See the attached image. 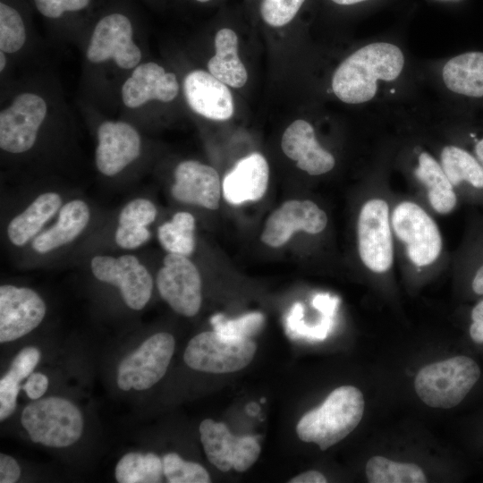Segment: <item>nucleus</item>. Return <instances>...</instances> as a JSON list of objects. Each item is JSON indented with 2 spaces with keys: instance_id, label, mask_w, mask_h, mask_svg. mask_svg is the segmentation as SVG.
<instances>
[{
  "instance_id": "nucleus-35",
  "label": "nucleus",
  "mask_w": 483,
  "mask_h": 483,
  "mask_svg": "<svg viewBox=\"0 0 483 483\" xmlns=\"http://www.w3.org/2000/svg\"><path fill=\"white\" fill-rule=\"evenodd\" d=\"M263 315L258 312L246 314L233 320L225 319L223 315H216L211 318L215 331L230 337L249 338L262 326Z\"/></svg>"
},
{
  "instance_id": "nucleus-11",
  "label": "nucleus",
  "mask_w": 483,
  "mask_h": 483,
  "mask_svg": "<svg viewBox=\"0 0 483 483\" xmlns=\"http://www.w3.org/2000/svg\"><path fill=\"white\" fill-rule=\"evenodd\" d=\"M157 276L160 296L177 313L195 316L201 306V278L195 265L186 257L168 253Z\"/></svg>"
},
{
  "instance_id": "nucleus-15",
  "label": "nucleus",
  "mask_w": 483,
  "mask_h": 483,
  "mask_svg": "<svg viewBox=\"0 0 483 483\" xmlns=\"http://www.w3.org/2000/svg\"><path fill=\"white\" fill-rule=\"evenodd\" d=\"M327 224L326 213L310 200H288L267 218L261 234L262 242L270 247L286 243L296 231L315 234Z\"/></svg>"
},
{
  "instance_id": "nucleus-10",
  "label": "nucleus",
  "mask_w": 483,
  "mask_h": 483,
  "mask_svg": "<svg viewBox=\"0 0 483 483\" xmlns=\"http://www.w3.org/2000/svg\"><path fill=\"white\" fill-rule=\"evenodd\" d=\"M397 237L406 245L410 259L423 267L435 261L441 250L442 241L436 225L417 204H399L392 217Z\"/></svg>"
},
{
  "instance_id": "nucleus-33",
  "label": "nucleus",
  "mask_w": 483,
  "mask_h": 483,
  "mask_svg": "<svg viewBox=\"0 0 483 483\" xmlns=\"http://www.w3.org/2000/svg\"><path fill=\"white\" fill-rule=\"evenodd\" d=\"M26 40V30L21 14L13 7L0 4V49L13 54L19 51Z\"/></svg>"
},
{
  "instance_id": "nucleus-48",
  "label": "nucleus",
  "mask_w": 483,
  "mask_h": 483,
  "mask_svg": "<svg viewBox=\"0 0 483 483\" xmlns=\"http://www.w3.org/2000/svg\"><path fill=\"white\" fill-rule=\"evenodd\" d=\"M196 1L200 2V3H206V2H208L210 0H196Z\"/></svg>"
},
{
  "instance_id": "nucleus-44",
  "label": "nucleus",
  "mask_w": 483,
  "mask_h": 483,
  "mask_svg": "<svg viewBox=\"0 0 483 483\" xmlns=\"http://www.w3.org/2000/svg\"><path fill=\"white\" fill-rule=\"evenodd\" d=\"M471 318L473 322L483 325V301H479L472 309Z\"/></svg>"
},
{
  "instance_id": "nucleus-20",
  "label": "nucleus",
  "mask_w": 483,
  "mask_h": 483,
  "mask_svg": "<svg viewBox=\"0 0 483 483\" xmlns=\"http://www.w3.org/2000/svg\"><path fill=\"white\" fill-rule=\"evenodd\" d=\"M281 147L300 169L310 175L327 173L335 165L334 157L318 144L312 125L305 120H296L287 127Z\"/></svg>"
},
{
  "instance_id": "nucleus-16",
  "label": "nucleus",
  "mask_w": 483,
  "mask_h": 483,
  "mask_svg": "<svg viewBox=\"0 0 483 483\" xmlns=\"http://www.w3.org/2000/svg\"><path fill=\"white\" fill-rule=\"evenodd\" d=\"M96 165L100 173L113 176L133 162L140 153V137L131 124L106 121L97 129Z\"/></svg>"
},
{
  "instance_id": "nucleus-46",
  "label": "nucleus",
  "mask_w": 483,
  "mask_h": 483,
  "mask_svg": "<svg viewBox=\"0 0 483 483\" xmlns=\"http://www.w3.org/2000/svg\"><path fill=\"white\" fill-rule=\"evenodd\" d=\"M332 1L338 4L349 5V4H357V3L366 1V0H332Z\"/></svg>"
},
{
  "instance_id": "nucleus-5",
  "label": "nucleus",
  "mask_w": 483,
  "mask_h": 483,
  "mask_svg": "<svg viewBox=\"0 0 483 483\" xmlns=\"http://www.w3.org/2000/svg\"><path fill=\"white\" fill-rule=\"evenodd\" d=\"M256 349L255 343L250 338L230 337L216 331H207L191 339L183 360L194 370L230 373L248 366Z\"/></svg>"
},
{
  "instance_id": "nucleus-32",
  "label": "nucleus",
  "mask_w": 483,
  "mask_h": 483,
  "mask_svg": "<svg viewBox=\"0 0 483 483\" xmlns=\"http://www.w3.org/2000/svg\"><path fill=\"white\" fill-rule=\"evenodd\" d=\"M442 168L453 185L467 181L476 188H483V168L467 151L454 146L444 148Z\"/></svg>"
},
{
  "instance_id": "nucleus-17",
  "label": "nucleus",
  "mask_w": 483,
  "mask_h": 483,
  "mask_svg": "<svg viewBox=\"0 0 483 483\" xmlns=\"http://www.w3.org/2000/svg\"><path fill=\"white\" fill-rule=\"evenodd\" d=\"M173 197L182 203L216 209L221 186L217 172L211 166L194 160L181 162L174 170Z\"/></svg>"
},
{
  "instance_id": "nucleus-27",
  "label": "nucleus",
  "mask_w": 483,
  "mask_h": 483,
  "mask_svg": "<svg viewBox=\"0 0 483 483\" xmlns=\"http://www.w3.org/2000/svg\"><path fill=\"white\" fill-rule=\"evenodd\" d=\"M416 177L428 189V196L433 208L440 214L450 212L456 204L453 184L439 164L427 152L419 156Z\"/></svg>"
},
{
  "instance_id": "nucleus-9",
  "label": "nucleus",
  "mask_w": 483,
  "mask_h": 483,
  "mask_svg": "<svg viewBox=\"0 0 483 483\" xmlns=\"http://www.w3.org/2000/svg\"><path fill=\"white\" fill-rule=\"evenodd\" d=\"M45 100L34 93L18 95L0 113V147L10 153L30 149L47 115Z\"/></svg>"
},
{
  "instance_id": "nucleus-13",
  "label": "nucleus",
  "mask_w": 483,
  "mask_h": 483,
  "mask_svg": "<svg viewBox=\"0 0 483 483\" xmlns=\"http://www.w3.org/2000/svg\"><path fill=\"white\" fill-rule=\"evenodd\" d=\"M388 206L378 199L365 203L358 221L359 252L364 265L376 273L389 269L393 245Z\"/></svg>"
},
{
  "instance_id": "nucleus-34",
  "label": "nucleus",
  "mask_w": 483,
  "mask_h": 483,
  "mask_svg": "<svg viewBox=\"0 0 483 483\" xmlns=\"http://www.w3.org/2000/svg\"><path fill=\"white\" fill-rule=\"evenodd\" d=\"M164 475L170 483H208V471L199 463L187 462L177 453H170L162 458Z\"/></svg>"
},
{
  "instance_id": "nucleus-23",
  "label": "nucleus",
  "mask_w": 483,
  "mask_h": 483,
  "mask_svg": "<svg viewBox=\"0 0 483 483\" xmlns=\"http://www.w3.org/2000/svg\"><path fill=\"white\" fill-rule=\"evenodd\" d=\"M216 55L208 63L209 72L223 83L242 88L247 81V71L238 56V38L231 29H222L215 37Z\"/></svg>"
},
{
  "instance_id": "nucleus-31",
  "label": "nucleus",
  "mask_w": 483,
  "mask_h": 483,
  "mask_svg": "<svg viewBox=\"0 0 483 483\" xmlns=\"http://www.w3.org/2000/svg\"><path fill=\"white\" fill-rule=\"evenodd\" d=\"M371 483H424L427 477L416 464L397 462L382 456L371 457L365 467Z\"/></svg>"
},
{
  "instance_id": "nucleus-40",
  "label": "nucleus",
  "mask_w": 483,
  "mask_h": 483,
  "mask_svg": "<svg viewBox=\"0 0 483 483\" xmlns=\"http://www.w3.org/2000/svg\"><path fill=\"white\" fill-rule=\"evenodd\" d=\"M339 300L330 297L328 294H318L313 299V306L318 309L322 315L334 316Z\"/></svg>"
},
{
  "instance_id": "nucleus-6",
  "label": "nucleus",
  "mask_w": 483,
  "mask_h": 483,
  "mask_svg": "<svg viewBox=\"0 0 483 483\" xmlns=\"http://www.w3.org/2000/svg\"><path fill=\"white\" fill-rule=\"evenodd\" d=\"M175 341L168 333L153 335L125 357L117 369V386L123 391L146 390L165 374L174 352Z\"/></svg>"
},
{
  "instance_id": "nucleus-14",
  "label": "nucleus",
  "mask_w": 483,
  "mask_h": 483,
  "mask_svg": "<svg viewBox=\"0 0 483 483\" xmlns=\"http://www.w3.org/2000/svg\"><path fill=\"white\" fill-rule=\"evenodd\" d=\"M46 304L32 289L11 284L0 287V342L14 341L43 320Z\"/></svg>"
},
{
  "instance_id": "nucleus-21",
  "label": "nucleus",
  "mask_w": 483,
  "mask_h": 483,
  "mask_svg": "<svg viewBox=\"0 0 483 483\" xmlns=\"http://www.w3.org/2000/svg\"><path fill=\"white\" fill-rule=\"evenodd\" d=\"M268 175V165L261 154L242 158L224 178L225 199L233 205L260 199L267 191Z\"/></svg>"
},
{
  "instance_id": "nucleus-43",
  "label": "nucleus",
  "mask_w": 483,
  "mask_h": 483,
  "mask_svg": "<svg viewBox=\"0 0 483 483\" xmlns=\"http://www.w3.org/2000/svg\"><path fill=\"white\" fill-rule=\"evenodd\" d=\"M472 289L477 294H483V266L475 275L472 282Z\"/></svg>"
},
{
  "instance_id": "nucleus-3",
  "label": "nucleus",
  "mask_w": 483,
  "mask_h": 483,
  "mask_svg": "<svg viewBox=\"0 0 483 483\" xmlns=\"http://www.w3.org/2000/svg\"><path fill=\"white\" fill-rule=\"evenodd\" d=\"M480 377L478 363L468 356H455L423 367L414 379L419 399L433 408L457 406Z\"/></svg>"
},
{
  "instance_id": "nucleus-25",
  "label": "nucleus",
  "mask_w": 483,
  "mask_h": 483,
  "mask_svg": "<svg viewBox=\"0 0 483 483\" xmlns=\"http://www.w3.org/2000/svg\"><path fill=\"white\" fill-rule=\"evenodd\" d=\"M157 216L154 204L145 199H136L129 202L121 211L115 242L123 249H135L150 238L147 226Z\"/></svg>"
},
{
  "instance_id": "nucleus-41",
  "label": "nucleus",
  "mask_w": 483,
  "mask_h": 483,
  "mask_svg": "<svg viewBox=\"0 0 483 483\" xmlns=\"http://www.w3.org/2000/svg\"><path fill=\"white\" fill-rule=\"evenodd\" d=\"M326 477L317 470L303 472L289 480L290 483H326Z\"/></svg>"
},
{
  "instance_id": "nucleus-8",
  "label": "nucleus",
  "mask_w": 483,
  "mask_h": 483,
  "mask_svg": "<svg viewBox=\"0 0 483 483\" xmlns=\"http://www.w3.org/2000/svg\"><path fill=\"white\" fill-rule=\"evenodd\" d=\"M199 429L208 461L221 471H245L259 456L260 445L252 436H233L225 424L210 419H204Z\"/></svg>"
},
{
  "instance_id": "nucleus-12",
  "label": "nucleus",
  "mask_w": 483,
  "mask_h": 483,
  "mask_svg": "<svg viewBox=\"0 0 483 483\" xmlns=\"http://www.w3.org/2000/svg\"><path fill=\"white\" fill-rule=\"evenodd\" d=\"M91 270L97 280L119 287L129 308L140 310L149 301L153 280L148 269L136 257L96 256L91 260Z\"/></svg>"
},
{
  "instance_id": "nucleus-37",
  "label": "nucleus",
  "mask_w": 483,
  "mask_h": 483,
  "mask_svg": "<svg viewBox=\"0 0 483 483\" xmlns=\"http://www.w3.org/2000/svg\"><path fill=\"white\" fill-rule=\"evenodd\" d=\"M90 0H34L38 12L47 18H58L65 12L86 8Z\"/></svg>"
},
{
  "instance_id": "nucleus-45",
  "label": "nucleus",
  "mask_w": 483,
  "mask_h": 483,
  "mask_svg": "<svg viewBox=\"0 0 483 483\" xmlns=\"http://www.w3.org/2000/svg\"><path fill=\"white\" fill-rule=\"evenodd\" d=\"M475 151L483 168V140L478 142L475 148Z\"/></svg>"
},
{
  "instance_id": "nucleus-1",
  "label": "nucleus",
  "mask_w": 483,
  "mask_h": 483,
  "mask_svg": "<svg viewBox=\"0 0 483 483\" xmlns=\"http://www.w3.org/2000/svg\"><path fill=\"white\" fill-rule=\"evenodd\" d=\"M403 64L404 57L398 47L383 42L367 45L338 66L332 79L333 91L348 104L367 102L377 92V80H395Z\"/></svg>"
},
{
  "instance_id": "nucleus-30",
  "label": "nucleus",
  "mask_w": 483,
  "mask_h": 483,
  "mask_svg": "<svg viewBox=\"0 0 483 483\" xmlns=\"http://www.w3.org/2000/svg\"><path fill=\"white\" fill-rule=\"evenodd\" d=\"M195 219L188 212H178L170 222L159 226L157 236L169 253L190 256L195 249Z\"/></svg>"
},
{
  "instance_id": "nucleus-24",
  "label": "nucleus",
  "mask_w": 483,
  "mask_h": 483,
  "mask_svg": "<svg viewBox=\"0 0 483 483\" xmlns=\"http://www.w3.org/2000/svg\"><path fill=\"white\" fill-rule=\"evenodd\" d=\"M443 80L453 92L483 96V53L469 52L450 59L443 68Z\"/></svg>"
},
{
  "instance_id": "nucleus-39",
  "label": "nucleus",
  "mask_w": 483,
  "mask_h": 483,
  "mask_svg": "<svg viewBox=\"0 0 483 483\" xmlns=\"http://www.w3.org/2000/svg\"><path fill=\"white\" fill-rule=\"evenodd\" d=\"M21 475V469L14 458L4 453L0 454V482L14 483Z\"/></svg>"
},
{
  "instance_id": "nucleus-38",
  "label": "nucleus",
  "mask_w": 483,
  "mask_h": 483,
  "mask_svg": "<svg viewBox=\"0 0 483 483\" xmlns=\"http://www.w3.org/2000/svg\"><path fill=\"white\" fill-rule=\"evenodd\" d=\"M47 377L42 373L35 372L29 376L23 389L30 399L37 400L47 392Z\"/></svg>"
},
{
  "instance_id": "nucleus-22",
  "label": "nucleus",
  "mask_w": 483,
  "mask_h": 483,
  "mask_svg": "<svg viewBox=\"0 0 483 483\" xmlns=\"http://www.w3.org/2000/svg\"><path fill=\"white\" fill-rule=\"evenodd\" d=\"M88 205L74 199L60 210L57 222L32 242V248L38 253L49 252L73 241L85 229L89 221Z\"/></svg>"
},
{
  "instance_id": "nucleus-28",
  "label": "nucleus",
  "mask_w": 483,
  "mask_h": 483,
  "mask_svg": "<svg viewBox=\"0 0 483 483\" xmlns=\"http://www.w3.org/2000/svg\"><path fill=\"white\" fill-rule=\"evenodd\" d=\"M40 360L36 347L22 349L13 359L7 373L0 380V419L11 416L17 402L20 383L29 377Z\"/></svg>"
},
{
  "instance_id": "nucleus-29",
  "label": "nucleus",
  "mask_w": 483,
  "mask_h": 483,
  "mask_svg": "<svg viewBox=\"0 0 483 483\" xmlns=\"http://www.w3.org/2000/svg\"><path fill=\"white\" fill-rule=\"evenodd\" d=\"M163 475L162 459L153 453H128L115 467V479L120 483H157Z\"/></svg>"
},
{
  "instance_id": "nucleus-47",
  "label": "nucleus",
  "mask_w": 483,
  "mask_h": 483,
  "mask_svg": "<svg viewBox=\"0 0 483 483\" xmlns=\"http://www.w3.org/2000/svg\"><path fill=\"white\" fill-rule=\"evenodd\" d=\"M5 64H6V58H5L4 52L1 51L0 52V71L1 72L4 69Z\"/></svg>"
},
{
  "instance_id": "nucleus-19",
  "label": "nucleus",
  "mask_w": 483,
  "mask_h": 483,
  "mask_svg": "<svg viewBox=\"0 0 483 483\" xmlns=\"http://www.w3.org/2000/svg\"><path fill=\"white\" fill-rule=\"evenodd\" d=\"M179 91L177 78L156 63L137 65L122 87L123 104L137 108L150 100L170 102Z\"/></svg>"
},
{
  "instance_id": "nucleus-18",
  "label": "nucleus",
  "mask_w": 483,
  "mask_h": 483,
  "mask_svg": "<svg viewBox=\"0 0 483 483\" xmlns=\"http://www.w3.org/2000/svg\"><path fill=\"white\" fill-rule=\"evenodd\" d=\"M183 92L189 106L208 119L225 121L233 114L231 91L210 72L195 70L188 73Z\"/></svg>"
},
{
  "instance_id": "nucleus-42",
  "label": "nucleus",
  "mask_w": 483,
  "mask_h": 483,
  "mask_svg": "<svg viewBox=\"0 0 483 483\" xmlns=\"http://www.w3.org/2000/svg\"><path fill=\"white\" fill-rule=\"evenodd\" d=\"M471 339L479 343H483V325L473 322L470 327Z\"/></svg>"
},
{
  "instance_id": "nucleus-36",
  "label": "nucleus",
  "mask_w": 483,
  "mask_h": 483,
  "mask_svg": "<svg viewBox=\"0 0 483 483\" xmlns=\"http://www.w3.org/2000/svg\"><path fill=\"white\" fill-rule=\"evenodd\" d=\"M305 0H262L260 15L271 27H282L289 23L299 12Z\"/></svg>"
},
{
  "instance_id": "nucleus-4",
  "label": "nucleus",
  "mask_w": 483,
  "mask_h": 483,
  "mask_svg": "<svg viewBox=\"0 0 483 483\" xmlns=\"http://www.w3.org/2000/svg\"><path fill=\"white\" fill-rule=\"evenodd\" d=\"M21 424L34 443L50 447H66L82 435L83 418L69 400L51 396L37 399L21 413Z\"/></svg>"
},
{
  "instance_id": "nucleus-26",
  "label": "nucleus",
  "mask_w": 483,
  "mask_h": 483,
  "mask_svg": "<svg viewBox=\"0 0 483 483\" xmlns=\"http://www.w3.org/2000/svg\"><path fill=\"white\" fill-rule=\"evenodd\" d=\"M62 203L59 194L46 192L39 195L22 213L11 220L7 233L16 246L27 243L58 210Z\"/></svg>"
},
{
  "instance_id": "nucleus-7",
  "label": "nucleus",
  "mask_w": 483,
  "mask_h": 483,
  "mask_svg": "<svg viewBox=\"0 0 483 483\" xmlns=\"http://www.w3.org/2000/svg\"><path fill=\"white\" fill-rule=\"evenodd\" d=\"M87 59L101 64L109 59L123 69L136 67L141 52L133 41L131 21L123 14L111 13L96 24L86 51Z\"/></svg>"
},
{
  "instance_id": "nucleus-2",
  "label": "nucleus",
  "mask_w": 483,
  "mask_h": 483,
  "mask_svg": "<svg viewBox=\"0 0 483 483\" xmlns=\"http://www.w3.org/2000/svg\"><path fill=\"white\" fill-rule=\"evenodd\" d=\"M364 406L363 394L357 387L340 386L319 407L301 417L296 426L298 437L315 443L325 451L355 429L362 419Z\"/></svg>"
}]
</instances>
